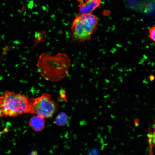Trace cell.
<instances>
[{"mask_svg": "<svg viewBox=\"0 0 155 155\" xmlns=\"http://www.w3.org/2000/svg\"><path fill=\"white\" fill-rule=\"evenodd\" d=\"M70 64V60L66 54L59 53L52 56L45 52L39 56L36 66L38 72L44 79L56 82L66 76Z\"/></svg>", "mask_w": 155, "mask_h": 155, "instance_id": "1", "label": "cell"}, {"mask_svg": "<svg viewBox=\"0 0 155 155\" xmlns=\"http://www.w3.org/2000/svg\"><path fill=\"white\" fill-rule=\"evenodd\" d=\"M0 109L3 116L16 117L32 114L30 99L24 94L8 90L0 96Z\"/></svg>", "mask_w": 155, "mask_h": 155, "instance_id": "2", "label": "cell"}, {"mask_svg": "<svg viewBox=\"0 0 155 155\" xmlns=\"http://www.w3.org/2000/svg\"><path fill=\"white\" fill-rule=\"evenodd\" d=\"M98 23V18L92 13L78 15L71 27L72 39L78 42L89 40L96 31Z\"/></svg>", "mask_w": 155, "mask_h": 155, "instance_id": "3", "label": "cell"}, {"mask_svg": "<svg viewBox=\"0 0 155 155\" xmlns=\"http://www.w3.org/2000/svg\"><path fill=\"white\" fill-rule=\"evenodd\" d=\"M29 99L32 114L44 118L51 117L58 110V104L48 93H44L40 97Z\"/></svg>", "mask_w": 155, "mask_h": 155, "instance_id": "4", "label": "cell"}, {"mask_svg": "<svg viewBox=\"0 0 155 155\" xmlns=\"http://www.w3.org/2000/svg\"><path fill=\"white\" fill-rule=\"evenodd\" d=\"M101 0H88L80 6V15L91 13L92 12L100 5Z\"/></svg>", "mask_w": 155, "mask_h": 155, "instance_id": "5", "label": "cell"}, {"mask_svg": "<svg viewBox=\"0 0 155 155\" xmlns=\"http://www.w3.org/2000/svg\"><path fill=\"white\" fill-rule=\"evenodd\" d=\"M45 118L38 115L32 117L29 121V124L32 129L35 131H42L45 124Z\"/></svg>", "mask_w": 155, "mask_h": 155, "instance_id": "6", "label": "cell"}, {"mask_svg": "<svg viewBox=\"0 0 155 155\" xmlns=\"http://www.w3.org/2000/svg\"><path fill=\"white\" fill-rule=\"evenodd\" d=\"M69 121V118L65 113L61 112L56 116L55 122V124L58 126H65L67 125Z\"/></svg>", "mask_w": 155, "mask_h": 155, "instance_id": "7", "label": "cell"}, {"mask_svg": "<svg viewBox=\"0 0 155 155\" xmlns=\"http://www.w3.org/2000/svg\"><path fill=\"white\" fill-rule=\"evenodd\" d=\"M148 137V140L150 141L152 147L155 148V120L152 131L151 132L149 130Z\"/></svg>", "mask_w": 155, "mask_h": 155, "instance_id": "8", "label": "cell"}, {"mask_svg": "<svg viewBox=\"0 0 155 155\" xmlns=\"http://www.w3.org/2000/svg\"><path fill=\"white\" fill-rule=\"evenodd\" d=\"M149 37L155 42V26H154L149 30Z\"/></svg>", "mask_w": 155, "mask_h": 155, "instance_id": "9", "label": "cell"}, {"mask_svg": "<svg viewBox=\"0 0 155 155\" xmlns=\"http://www.w3.org/2000/svg\"><path fill=\"white\" fill-rule=\"evenodd\" d=\"M148 144L149 155H154L153 152V148L150 142H148Z\"/></svg>", "mask_w": 155, "mask_h": 155, "instance_id": "10", "label": "cell"}, {"mask_svg": "<svg viewBox=\"0 0 155 155\" xmlns=\"http://www.w3.org/2000/svg\"><path fill=\"white\" fill-rule=\"evenodd\" d=\"M3 115H2V113L1 112V111L0 109V118L2 117H3Z\"/></svg>", "mask_w": 155, "mask_h": 155, "instance_id": "11", "label": "cell"}, {"mask_svg": "<svg viewBox=\"0 0 155 155\" xmlns=\"http://www.w3.org/2000/svg\"></svg>", "mask_w": 155, "mask_h": 155, "instance_id": "12", "label": "cell"}]
</instances>
